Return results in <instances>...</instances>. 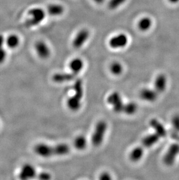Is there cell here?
Returning <instances> with one entry per match:
<instances>
[{
	"label": "cell",
	"instance_id": "cell-12",
	"mask_svg": "<svg viewBox=\"0 0 179 180\" xmlns=\"http://www.w3.org/2000/svg\"><path fill=\"white\" fill-rule=\"evenodd\" d=\"M75 74L73 73H59L54 75L53 80L57 83H62L64 82L70 81L74 79Z\"/></svg>",
	"mask_w": 179,
	"mask_h": 180
},
{
	"label": "cell",
	"instance_id": "cell-7",
	"mask_svg": "<svg viewBox=\"0 0 179 180\" xmlns=\"http://www.w3.org/2000/svg\"><path fill=\"white\" fill-rule=\"evenodd\" d=\"M179 153V144H175L171 145L163 158V162L167 166L173 164L176 156Z\"/></svg>",
	"mask_w": 179,
	"mask_h": 180
},
{
	"label": "cell",
	"instance_id": "cell-6",
	"mask_svg": "<svg viewBox=\"0 0 179 180\" xmlns=\"http://www.w3.org/2000/svg\"><path fill=\"white\" fill-rule=\"evenodd\" d=\"M108 103L113 107L116 113L123 112L125 105L123 103L120 95L118 92H113L109 95L107 99Z\"/></svg>",
	"mask_w": 179,
	"mask_h": 180
},
{
	"label": "cell",
	"instance_id": "cell-1",
	"mask_svg": "<svg viewBox=\"0 0 179 180\" xmlns=\"http://www.w3.org/2000/svg\"><path fill=\"white\" fill-rule=\"evenodd\" d=\"M34 151L40 157L47 158L54 156H63L67 154L70 151L69 146L65 144L51 146L45 144H37L34 148Z\"/></svg>",
	"mask_w": 179,
	"mask_h": 180
},
{
	"label": "cell",
	"instance_id": "cell-10",
	"mask_svg": "<svg viewBox=\"0 0 179 180\" xmlns=\"http://www.w3.org/2000/svg\"><path fill=\"white\" fill-rule=\"evenodd\" d=\"M90 36V33L87 29H82L74 37L73 41V46L74 48H79L83 46V44L87 40Z\"/></svg>",
	"mask_w": 179,
	"mask_h": 180
},
{
	"label": "cell",
	"instance_id": "cell-26",
	"mask_svg": "<svg viewBox=\"0 0 179 180\" xmlns=\"http://www.w3.org/2000/svg\"><path fill=\"white\" fill-rule=\"evenodd\" d=\"M36 178L40 180H50L51 178V175L47 172H42L38 173Z\"/></svg>",
	"mask_w": 179,
	"mask_h": 180
},
{
	"label": "cell",
	"instance_id": "cell-2",
	"mask_svg": "<svg viewBox=\"0 0 179 180\" xmlns=\"http://www.w3.org/2000/svg\"><path fill=\"white\" fill-rule=\"evenodd\" d=\"M73 89L75 93L73 96L68 99L67 105L70 110L77 111L81 106L80 101L83 95V83L81 79H78L76 80Z\"/></svg>",
	"mask_w": 179,
	"mask_h": 180
},
{
	"label": "cell",
	"instance_id": "cell-31",
	"mask_svg": "<svg viewBox=\"0 0 179 180\" xmlns=\"http://www.w3.org/2000/svg\"><path fill=\"white\" fill-rule=\"evenodd\" d=\"M172 137L175 139H177L179 140V136L177 135V134H172Z\"/></svg>",
	"mask_w": 179,
	"mask_h": 180
},
{
	"label": "cell",
	"instance_id": "cell-25",
	"mask_svg": "<svg viewBox=\"0 0 179 180\" xmlns=\"http://www.w3.org/2000/svg\"><path fill=\"white\" fill-rule=\"evenodd\" d=\"M126 0H110L108 3V8L111 10L117 9L120 5L124 4Z\"/></svg>",
	"mask_w": 179,
	"mask_h": 180
},
{
	"label": "cell",
	"instance_id": "cell-30",
	"mask_svg": "<svg viewBox=\"0 0 179 180\" xmlns=\"http://www.w3.org/2000/svg\"><path fill=\"white\" fill-rule=\"evenodd\" d=\"M169 1L170 2V3L176 4V3H177L178 2H179V0H169Z\"/></svg>",
	"mask_w": 179,
	"mask_h": 180
},
{
	"label": "cell",
	"instance_id": "cell-4",
	"mask_svg": "<svg viewBox=\"0 0 179 180\" xmlns=\"http://www.w3.org/2000/svg\"><path fill=\"white\" fill-rule=\"evenodd\" d=\"M107 124L104 121H100L97 124L94 132L92 136V145L98 146L101 144L106 131Z\"/></svg>",
	"mask_w": 179,
	"mask_h": 180
},
{
	"label": "cell",
	"instance_id": "cell-3",
	"mask_svg": "<svg viewBox=\"0 0 179 180\" xmlns=\"http://www.w3.org/2000/svg\"><path fill=\"white\" fill-rule=\"evenodd\" d=\"M29 18L26 22V27H35L43 22L45 17L44 10L39 8H35L29 12Z\"/></svg>",
	"mask_w": 179,
	"mask_h": 180
},
{
	"label": "cell",
	"instance_id": "cell-18",
	"mask_svg": "<svg viewBox=\"0 0 179 180\" xmlns=\"http://www.w3.org/2000/svg\"><path fill=\"white\" fill-rule=\"evenodd\" d=\"M5 43L8 47L11 49L17 48L20 43V39L16 35H11L5 40Z\"/></svg>",
	"mask_w": 179,
	"mask_h": 180
},
{
	"label": "cell",
	"instance_id": "cell-29",
	"mask_svg": "<svg viewBox=\"0 0 179 180\" xmlns=\"http://www.w3.org/2000/svg\"><path fill=\"white\" fill-rule=\"evenodd\" d=\"M93 1L94 2H96L97 4H101L105 1V0H93Z\"/></svg>",
	"mask_w": 179,
	"mask_h": 180
},
{
	"label": "cell",
	"instance_id": "cell-17",
	"mask_svg": "<svg viewBox=\"0 0 179 180\" xmlns=\"http://www.w3.org/2000/svg\"><path fill=\"white\" fill-rule=\"evenodd\" d=\"M159 137L157 133L150 134L145 136L143 140V145L145 148H149L155 144L159 139Z\"/></svg>",
	"mask_w": 179,
	"mask_h": 180
},
{
	"label": "cell",
	"instance_id": "cell-21",
	"mask_svg": "<svg viewBox=\"0 0 179 180\" xmlns=\"http://www.w3.org/2000/svg\"><path fill=\"white\" fill-rule=\"evenodd\" d=\"M74 147L78 150L84 149L87 146V140L83 135L78 136L74 141Z\"/></svg>",
	"mask_w": 179,
	"mask_h": 180
},
{
	"label": "cell",
	"instance_id": "cell-20",
	"mask_svg": "<svg viewBox=\"0 0 179 180\" xmlns=\"http://www.w3.org/2000/svg\"><path fill=\"white\" fill-rule=\"evenodd\" d=\"M143 153L144 149L143 147H137L131 151L130 154V158L133 162H137L143 157Z\"/></svg>",
	"mask_w": 179,
	"mask_h": 180
},
{
	"label": "cell",
	"instance_id": "cell-14",
	"mask_svg": "<svg viewBox=\"0 0 179 180\" xmlns=\"http://www.w3.org/2000/svg\"><path fill=\"white\" fill-rule=\"evenodd\" d=\"M149 124L160 137L166 136V131L165 128L157 119H152L149 122Z\"/></svg>",
	"mask_w": 179,
	"mask_h": 180
},
{
	"label": "cell",
	"instance_id": "cell-28",
	"mask_svg": "<svg viewBox=\"0 0 179 180\" xmlns=\"http://www.w3.org/2000/svg\"><path fill=\"white\" fill-rule=\"evenodd\" d=\"M100 180H111V177L109 175L108 173H104L101 175L100 177Z\"/></svg>",
	"mask_w": 179,
	"mask_h": 180
},
{
	"label": "cell",
	"instance_id": "cell-16",
	"mask_svg": "<svg viewBox=\"0 0 179 180\" xmlns=\"http://www.w3.org/2000/svg\"><path fill=\"white\" fill-rule=\"evenodd\" d=\"M84 64L83 61L80 58H74L72 60L69 64V68L72 72L77 75L83 68Z\"/></svg>",
	"mask_w": 179,
	"mask_h": 180
},
{
	"label": "cell",
	"instance_id": "cell-5",
	"mask_svg": "<svg viewBox=\"0 0 179 180\" xmlns=\"http://www.w3.org/2000/svg\"><path fill=\"white\" fill-rule=\"evenodd\" d=\"M37 174L35 167L31 164H25L21 168L19 177L22 180H31L37 177Z\"/></svg>",
	"mask_w": 179,
	"mask_h": 180
},
{
	"label": "cell",
	"instance_id": "cell-9",
	"mask_svg": "<svg viewBox=\"0 0 179 180\" xmlns=\"http://www.w3.org/2000/svg\"><path fill=\"white\" fill-rule=\"evenodd\" d=\"M35 52L37 56L42 59H47L51 54L50 48L44 41H39L35 44Z\"/></svg>",
	"mask_w": 179,
	"mask_h": 180
},
{
	"label": "cell",
	"instance_id": "cell-22",
	"mask_svg": "<svg viewBox=\"0 0 179 180\" xmlns=\"http://www.w3.org/2000/svg\"><path fill=\"white\" fill-rule=\"evenodd\" d=\"M5 43V40L4 36L0 35V64H2L7 58V52L4 48Z\"/></svg>",
	"mask_w": 179,
	"mask_h": 180
},
{
	"label": "cell",
	"instance_id": "cell-27",
	"mask_svg": "<svg viewBox=\"0 0 179 180\" xmlns=\"http://www.w3.org/2000/svg\"><path fill=\"white\" fill-rule=\"evenodd\" d=\"M173 127L177 132H179V115H176L172 119Z\"/></svg>",
	"mask_w": 179,
	"mask_h": 180
},
{
	"label": "cell",
	"instance_id": "cell-8",
	"mask_svg": "<svg viewBox=\"0 0 179 180\" xmlns=\"http://www.w3.org/2000/svg\"><path fill=\"white\" fill-rule=\"evenodd\" d=\"M128 43V38L125 34L120 33L112 37L109 40V46L113 48H123Z\"/></svg>",
	"mask_w": 179,
	"mask_h": 180
},
{
	"label": "cell",
	"instance_id": "cell-19",
	"mask_svg": "<svg viewBox=\"0 0 179 180\" xmlns=\"http://www.w3.org/2000/svg\"><path fill=\"white\" fill-rule=\"evenodd\" d=\"M153 22L152 20L148 17L142 18L140 20L138 23V27L140 31H147L151 28L152 26Z\"/></svg>",
	"mask_w": 179,
	"mask_h": 180
},
{
	"label": "cell",
	"instance_id": "cell-23",
	"mask_svg": "<svg viewBox=\"0 0 179 180\" xmlns=\"http://www.w3.org/2000/svg\"><path fill=\"white\" fill-rule=\"evenodd\" d=\"M137 110V105L133 102H130L127 104L125 105L123 112L128 115H131L134 114Z\"/></svg>",
	"mask_w": 179,
	"mask_h": 180
},
{
	"label": "cell",
	"instance_id": "cell-11",
	"mask_svg": "<svg viewBox=\"0 0 179 180\" xmlns=\"http://www.w3.org/2000/svg\"><path fill=\"white\" fill-rule=\"evenodd\" d=\"M158 92L155 90L150 89H144L140 92V97L144 100L154 101L157 100Z\"/></svg>",
	"mask_w": 179,
	"mask_h": 180
},
{
	"label": "cell",
	"instance_id": "cell-15",
	"mask_svg": "<svg viewBox=\"0 0 179 180\" xmlns=\"http://www.w3.org/2000/svg\"><path fill=\"white\" fill-rule=\"evenodd\" d=\"M64 12V8L61 5L51 4L47 7V12L53 17L61 15Z\"/></svg>",
	"mask_w": 179,
	"mask_h": 180
},
{
	"label": "cell",
	"instance_id": "cell-24",
	"mask_svg": "<svg viewBox=\"0 0 179 180\" xmlns=\"http://www.w3.org/2000/svg\"><path fill=\"white\" fill-rule=\"evenodd\" d=\"M110 69H111V71L112 72V73L115 75H119L121 74V73L123 71V67L122 65L118 62H113L111 66Z\"/></svg>",
	"mask_w": 179,
	"mask_h": 180
},
{
	"label": "cell",
	"instance_id": "cell-13",
	"mask_svg": "<svg viewBox=\"0 0 179 180\" xmlns=\"http://www.w3.org/2000/svg\"><path fill=\"white\" fill-rule=\"evenodd\" d=\"M166 78L165 75H159L155 80V90L158 93H162L166 89Z\"/></svg>",
	"mask_w": 179,
	"mask_h": 180
}]
</instances>
